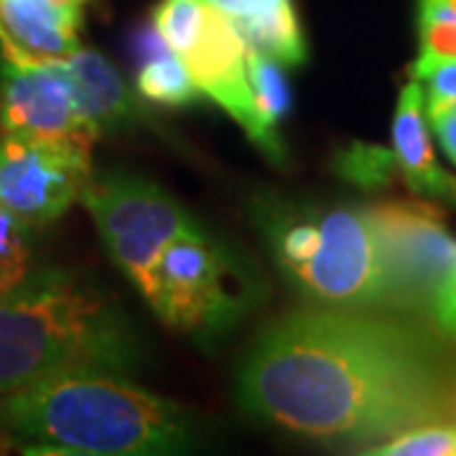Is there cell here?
<instances>
[{"mask_svg": "<svg viewBox=\"0 0 456 456\" xmlns=\"http://www.w3.org/2000/svg\"><path fill=\"white\" fill-rule=\"evenodd\" d=\"M449 375L403 327L350 312H305L261 335L239 375L241 401L314 439H391L444 421Z\"/></svg>", "mask_w": 456, "mask_h": 456, "instance_id": "obj_1", "label": "cell"}, {"mask_svg": "<svg viewBox=\"0 0 456 456\" xmlns=\"http://www.w3.org/2000/svg\"><path fill=\"white\" fill-rule=\"evenodd\" d=\"M0 431L51 454H178L193 444L183 408L112 373L56 375L0 395Z\"/></svg>", "mask_w": 456, "mask_h": 456, "instance_id": "obj_2", "label": "cell"}, {"mask_svg": "<svg viewBox=\"0 0 456 456\" xmlns=\"http://www.w3.org/2000/svg\"><path fill=\"white\" fill-rule=\"evenodd\" d=\"M137 342L122 312L66 269H38L0 299V395L66 373L125 375Z\"/></svg>", "mask_w": 456, "mask_h": 456, "instance_id": "obj_3", "label": "cell"}, {"mask_svg": "<svg viewBox=\"0 0 456 456\" xmlns=\"http://www.w3.org/2000/svg\"><path fill=\"white\" fill-rule=\"evenodd\" d=\"M272 246L314 299L347 310L386 307V264L370 208L284 218L272 228Z\"/></svg>", "mask_w": 456, "mask_h": 456, "instance_id": "obj_4", "label": "cell"}, {"mask_svg": "<svg viewBox=\"0 0 456 456\" xmlns=\"http://www.w3.org/2000/svg\"><path fill=\"white\" fill-rule=\"evenodd\" d=\"M152 28L178 53L200 94L216 102L264 155L281 163L284 145L261 125L248 82V46L231 18L203 0H160L152 11Z\"/></svg>", "mask_w": 456, "mask_h": 456, "instance_id": "obj_5", "label": "cell"}, {"mask_svg": "<svg viewBox=\"0 0 456 456\" xmlns=\"http://www.w3.org/2000/svg\"><path fill=\"white\" fill-rule=\"evenodd\" d=\"M82 203L92 213L112 259L152 307L163 251L173 239L198 224L163 188L130 175H92L84 188Z\"/></svg>", "mask_w": 456, "mask_h": 456, "instance_id": "obj_6", "label": "cell"}, {"mask_svg": "<svg viewBox=\"0 0 456 456\" xmlns=\"http://www.w3.org/2000/svg\"><path fill=\"white\" fill-rule=\"evenodd\" d=\"M246 281L239 264L200 226L173 239L158 264L155 314L180 332H213L244 307Z\"/></svg>", "mask_w": 456, "mask_h": 456, "instance_id": "obj_7", "label": "cell"}, {"mask_svg": "<svg viewBox=\"0 0 456 456\" xmlns=\"http://www.w3.org/2000/svg\"><path fill=\"white\" fill-rule=\"evenodd\" d=\"M386 264V307L431 310L456 269V239L428 203H383L370 208Z\"/></svg>", "mask_w": 456, "mask_h": 456, "instance_id": "obj_8", "label": "cell"}, {"mask_svg": "<svg viewBox=\"0 0 456 456\" xmlns=\"http://www.w3.org/2000/svg\"><path fill=\"white\" fill-rule=\"evenodd\" d=\"M92 178V147L0 137V206L31 231L59 221Z\"/></svg>", "mask_w": 456, "mask_h": 456, "instance_id": "obj_9", "label": "cell"}, {"mask_svg": "<svg viewBox=\"0 0 456 456\" xmlns=\"http://www.w3.org/2000/svg\"><path fill=\"white\" fill-rule=\"evenodd\" d=\"M0 132L38 140L94 147L99 137L82 119L61 61L36 66L3 64Z\"/></svg>", "mask_w": 456, "mask_h": 456, "instance_id": "obj_10", "label": "cell"}, {"mask_svg": "<svg viewBox=\"0 0 456 456\" xmlns=\"http://www.w3.org/2000/svg\"><path fill=\"white\" fill-rule=\"evenodd\" d=\"M82 11L56 0H0L3 64L36 66L64 61L79 49Z\"/></svg>", "mask_w": 456, "mask_h": 456, "instance_id": "obj_11", "label": "cell"}, {"mask_svg": "<svg viewBox=\"0 0 456 456\" xmlns=\"http://www.w3.org/2000/svg\"><path fill=\"white\" fill-rule=\"evenodd\" d=\"M393 155L395 167L413 193L456 203V178L444 173L436 163L426 122L424 86L416 79L398 94L393 114Z\"/></svg>", "mask_w": 456, "mask_h": 456, "instance_id": "obj_12", "label": "cell"}, {"mask_svg": "<svg viewBox=\"0 0 456 456\" xmlns=\"http://www.w3.org/2000/svg\"><path fill=\"white\" fill-rule=\"evenodd\" d=\"M82 119L97 137L122 130L140 119L137 99L122 74L99 51L79 49L64 61Z\"/></svg>", "mask_w": 456, "mask_h": 456, "instance_id": "obj_13", "label": "cell"}, {"mask_svg": "<svg viewBox=\"0 0 456 456\" xmlns=\"http://www.w3.org/2000/svg\"><path fill=\"white\" fill-rule=\"evenodd\" d=\"M140 53H142V66L137 71L140 97L165 107H185L196 102L200 89L193 82L191 71L155 28L145 31Z\"/></svg>", "mask_w": 456, "mask_h": 456, "instance_id": "obj_14", "label": "cell"}, {"mask_svg": "<svg viewBox=\"0 0 456 456\" xmlns=\"http://www.w3.org/2000/svg\"><path fill=\"white\" fill-rule=\"evenodd\" d=\"M233 26L248 49L259 51L264 56H272L279 64L297 66L305 64V59H307V46H305V36L299 28L294 3H287L264 16L239 20Z\"/></svg>", "mask_w": 456, "mask_h": 456, "instance_id": "obj_15", "label": "cell"}, {"mask_svg": "<svg viewBox=\"0 0 456 456\" xmlns=\"http://www.w3.org/2000/svg\"><path fill=\"white\" fill-rule=\"evenodd\" d=\"M246 64H248V82H251L261 125L266 127V132L277 134L279 122L289 114L292 107V92L281 71V64L254 49H248L246 53Z\"/></svg>", "mask_w": 456, "mask_h": 456, "instance_id": "obj_16", "label": "cell"}, {"mask_svg": "<svg viewBox=\"0 0 456 456\" xmlns=\"http://www.w3.org/2000/svg\"><path fill=\"white\" fill-rule=\"evenodd\" d=\"M368 454L378 456H456V424L426 421L386 439Z\"/></svg>", "mask_w": 456, "mask_h": 456, "instance_id": "obj_17", "label": "cell"}, {"mask_svg": "<svg viewBox=\"0 0 456 456\" xmlns=\"http://www.w3.org/2000/svg\"><path fill=\"white\" fill-rule=\"evenodd\" d=\"M31 274V228L0 206V279L13 292Z\"/></svg>", "mask_w": 456, "mask_h": 456, "instance_id": "obj_18", "label": "cell"}, {"mask_svg": "<svg viewBox=\"0 0 456 456\" xmlns=\"http://www.w3.org/2000/svg\"><path fill=\"white\" fill-rule=\"evenodd\" d=\"M395 167L393 150L378 145L355 142L338 158V170L342 178L353 180L355 185H386Z\"/></svg>", "mask_w": 456, "mask_h": 456, "instance_id": "obj_19", "label": "cell"}, {"mask_svg": "<svg viewBox=\"0 0 456 456\" xmlns=\"http://www.w3.org/2000/svg\"><path fill=\"white\" fill-rule=\"evenodd\" d=\"M411 79L426 84L424 97L428 119L456 110V59L431 61L419 56L411 66Z\"/></svg>", "mask_w": 456, "mask_h": 456, "instance_id": "obj_20", "label": "cell"}, {"mask_svg": "<svg viewBox=\"0 0 456 456\" xmlns=\"http://www.w3.org/2000/svg\"><path fill=\"white\" fill-rule=\"evenodd\" d=\"M419 38L421 53L431 61H449L456 59V20L439 16L434 11H419Z\"/></svg>", "mask_w": 456, "mask_h": 456, "instance_id": "obj_21", "label": "cell"}, {"mask_svg": "<svg viewBox=\"0 0 456 456\" xmlns=\"http://www.w3.org/2000/svg\"><path fill=\"white\" fill-rule=\"evenodd\" d=\"M428 314L436 322L441 335L456 342V269L454 274L446 279V284L439 289Z\"/></svg>", "mask_w": 456, "mask_h": 456, "instance_id": "obj_22", "label": "cell"}, {"mask_svg": "<svg viewBox=\"0 0 456 456\" xmlns=\"http://www.w3.org/2000/svg\"><path fill=\"white\" fill-rule=\"evenodd\" d=\"M203 3H208L216 11L231 18V23H239V20H248V18L264 16L269 11H277L292 0H203Z\"/></svg>", "mask_w": 456, "mask_h": 456, "instance_id": "obj_23", "label": "cell"}, {"mask_svg": "<svg viewBox=\"0 0 456 456\" xmlns=\"http://www.w3.org/2000/svg\"><path fill=\"white\" fill-rule=\"evenodd\" d=\"M431 127H434V132H436V137H439L444 152H446V155H449V160L456 165V110L431 117Z\"/></svg>", "mask_w": 456, "mask_h": 456, "instance_id": "obj_24", "label": "cell"}, {"mask_svg": "<svg viewBox=\"0 0 456 456\" xmlns=\"http://www.w3.org/2000/svg\"><path fill=\"white\" fill-rule=\"evenodd\" d=\"M441 413H444V421L456 424V375H449V380H446L444 401H441Z\"/></svg>", "mask_w": 456, "mask_h": 456, "instance_id": "obj_25", "label": "cell"}, {"mask_svg": "<svg viewBox=\"0 0 456 456\" xmlns=\"http://www.w3.org/2000/svg\"><path fill=\"white\" fill-rule=\"evenodd\" d=\"M421 8L456 20V0H421Z\"/></svg>", "mask_w": 456, "mask_h": 456, "instance_id": "obj_26", "label": "cell"}, {"mask_svg": "<svg viewBox=\"0 0 456 456\" xmlns=\"http://www.w3.org/2000/svg\"><path fill=\"white\" fill-rule=\"evenodd\" d=\"M5 294H11V289H8V287H5V281L0 279V299H3Z\"/></svg>", "mask_w": 456, "mask_h": 456, "instance_id": "obj_27", "label": "cell"}]
</instances>
